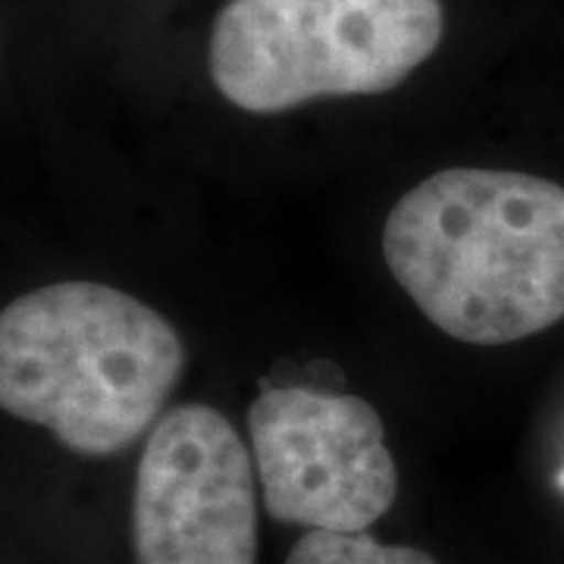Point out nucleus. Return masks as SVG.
Instances as JSON below:
<instances>
[{"instance_id":"obj_7","label":"nucleus","mask_w":564,"mask_h":564,"mask_svg":"<svg viewBox=\"0 0 564 564\" xmlns=\"http://www.w3.org/2000/svg\"><path fill=\"white\" fill-rule=\"evenodd\" d=\"M562 486H564V474H562Z\"/></svg>"},{"instance_id":"obj_6","label":"nucleus","mask_w":564,"mask_h":564,"mask_svg":"<svg viewBox=\"0 0 564 564\" xmlns=\"http://www.w3.org/2000/svg\"><path fill=\"white\" fill-rule=\"evenodd\" d=\"M285 564H436V558L414 545L380 543L367 530H307L292 545Z\"/></svg>"},{"instance_id":"obj_3","label":"nucleus","mask_w":564,"mask_h":564,"mask_svg":"<svg viewBox=\"0 0 564 564\" xmlns=\"http://www.w3.org/2000/svg\"><path fill=\"white\" fill-rule=\"evenodd\" d=\"M445 35L443 0H229L207 41L214 88L245 113L399 88Z\"/></svg>"},{"instance_id":"obj_5","label":"nucleus","mask_w":564,"mask_h":564,"mask_svg":"<svg viewBox=\"0 0 564 564\" xmlns=\"http://www.w3.org/2000/svg\"><path fill=\"white\" fill-rule=\"evenodd\" d=\"M258 486L254 455L226 414L170 408L135 470V564H258Z\"/></svg>"},{"instance_id":"obj_2","label":"nucleus","mask_w":564,"mask_h":564,"mask_svg":"<svg viewBox=\"0 0 564 564\" xmlns=\"http://www.w3.org/2000/svg\"><path fill=\"white\" fill-rule=\"evenodd\" d=\"M182 370L173 323L113 285L51 282L0 314V408L82 458L154 430Z\"/></svg>"},{"instance_id":"obj_1","label":"nucleus","mask_w":564,"mask_h":564,"mask_svg":"<svg viewBox=\"0 0 564 564\" xmlns=\"http://www.w3.org/2000/svg\"><path fill=\"white\" fill-rule=\"evenodd\" d=\"M392 280L445 336L511 345L564 321V185L448 166L389 210Z\"/></svg>"},{"instance_id":"obj_4","label":"nucleus","mask_w":564,"mask_h":564,"mask_svg":"<svg viewBox=\"0 0 564 564\" xmlns=\"http://www.w3.org/2000/svg\"><path fill=\"white\" fill-rule=\"evenodd\" d=\"M263 508L280 524L361 533L395 502L380 411L358 395L280 386L248 408Z\"/></svg>"}]
</instances>
